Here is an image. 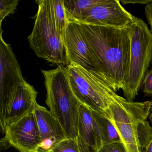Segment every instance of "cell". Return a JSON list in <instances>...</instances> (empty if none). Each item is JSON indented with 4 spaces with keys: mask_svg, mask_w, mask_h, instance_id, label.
I'll return each mask as SVG.
<instances>
[{
    "mask_svg": "<svg viewBox=\"0 0 152 152\" xmlns=\"http://www.w3.org/2000/svg\"><path fill=\"white\" fill-rule=\"evenodd\" d=\"M46 87V104L58 121L67 138L76 141L78 134L80 102L74 94L66 67L42 70Z\"/></svg>",
    "mask_w": 152,
    "mask_h": 152,
    "instance_id": "cell-2",
    "label": "cell"
},
{
    "mask_svg": "<svg viewBox=\"0 0 152 152\" xmlns=\"http://www.w3.org/2000/svg\"><path fill=\"white\" fill-rule=\"evenodd\" d=\"M63 40L69 63L72 62L82 67L108 85L79 23H68Z\"/></svg>",
    "mask_w": 152,
    "mask_h": 152,
    "instance_id": "cell-8",
    "label": "cell"
},
{
    "mask_svg": "<svg viewBox=\"0 0 152 152\" xmlns=\"http://www.w3.org/2000/svg\"><path fill=\"white\" fill-rule=\"evenodd\" d=\"M152 137V127L145 120L140 121L137 126V137L141 151L144 152Z\"/></svg>",
    "mask_w": 152,
    "mask_h": 152,
    "instance_id": "cell-17",
    "label": "cell"
},
{
    "mask_svg": "<svg viewBox=\"0 0 152 152\" xmlns=\"http://www.w3.org/2000/svg\"><path fill=\"white\" fill-rule=\"evenodd\" d=\"M19 0H0V28L4 18L13 14L19 4Z\"/></svg>",
    "mask_w": 152,
    "mask_h": 152,
    "instance_id": "cell-19",
    "label": "cell"
},
{
    "mask_svg": "<svg viewBox=\"0 0 152 152\" xmlns=\"http://www.w3.org/2000/svg\"><path fill=\"white\" fill-rule=\"evenodd\" d=\"M151 111H152V101L151 102Z\"/></svg>",
    "mask_w": 152,
    "mask_h": 152,
    "instance_id": "cell-27",
    "label": "cell"
},
{
    "mask_svg": "<svg viewBox=\"0 0 152 152\" xmlns=\"http://www.w3.org/2000/svg\"><path fill=\"white\" fill-rule=\"evenodd\" d=\"M5 140L20 152L37 150L41 137L34 112L6 124Z\"/></svg>",
    "mask_w": 152,
    "mask_h": 152,
    "instance_id": "cell-10",
    "label": "cell"
},
{
    "mask_svg": "<svg viewBox=\"0 0 152 152\" xmlns=\"http://www.w3.org/2000/svg\"><path fill=\"white\" fill-rule=\"evenodd\" d=\"M142 86L144 93L152 96V68L145 74Z\"/></svg>",
    "mask_w": 152,
    "mask_h": 152,
    "instance_id": "cell-21",
    "label": "cell"
},
{
    "mask_svg": "<svg viewBox=\"0 0 152 152\" xmlns=\"http://www.w3.org/2000/svg\"><path fill=\"white\" fill-rule=\"evenodd\" d=\"M37 92L26 81L20 85L7 108L5 126L8 123L34 112L37 104Z\"/></svg>",
    "mask_w": 152,
    "mask_h": 152,
    "instance_id": "cell-13",
    "label": "cell"
},
{
    "mask_svg": "<svg viewBox=\"0 0 152 152\" xmlns=\"http://www.w3.org/2000/svg\"><path fill=\"white\" fill-rule=\"evenodd\" d=\"M151 103L129 102L118 95L110 104V119L126 152H142L137 137V126L150 114Z\"/></svg>",
    "mask_w": 152,
    "mask_h": 152,
    "instance_id": "cell-6",
    "label": "cell"
},
{
    "mask_svg": "<svg viewBox=\"0 0 152 152\" xmlns=\"http://www.w3.org/2000/svg\"><path fill=\"white\" fill-rule=\"evenodd\" d=\"M76 142L80 152H98L103 145L99 128L92 117L91 110L80 103Z\"/></svg>",
    "mask_w": 152,
    "mask_h": 152,
    "instance_id": "cell-12",
    "label": "cell"
},
{
    "mask_svg": "<svg viewBox=\"0 0 152 152\" xmlns=\"http://www.w3.org/2000/svg\"><path fill=\"white\" fill-rule=\"evenodd\" d=\"M47 12L58 34L64 38L69 23L65 12L64 0H45Z\"/></svg>",
    "mask_w": 152,
    "mask_h": 152,
    "instance_id": "cell-14",
    "label": "cell"
},
{
    "mask_svg": "<svg viewBox=\"0 0 152 152\" xmlns=\"http://www.w3.org/2000/svg\"><path fill=\"white\" fill-rule=\"evenodd\" d=\"M145 12L146 18L151 26V31L152 34V2L145 6Z\"/></svg>",
    "mask_w": 152,
    "mask_h": 152,
    "instance_id": "cell-22",
    "label": "cell"
},
{
    "mask_svg": "<svg viewBox=\"0 0 152 152\" xmlns=\"http://www.w3.org/2000/svg\"><path fill=\"white\" fill-rule=\"evenodd\" d=\"M34 113L42 141L37 151L39 152H49L66 137L58 121L46 108L37 103Z\"/></svg>",
    "mask_w": 152,
    "mask_h": 152,
    "instance_id": "cell-11",
    "label": "cell"
},
{
    "mask_svg": "<svg viewBox=\"0 0 152 152\" xmlns=\"http://www.w3.org/2000/svg\"><path fill=\"white\" fill-rule=\"evenodd\" d=\"M144 152H152V137Z\"/></svg>",
    "mask_w": 152,
    "mask_h": 152,
    "instance_id": "cell-24",
    "label": "cell"
},
{
    "mask_svg": "<svg viewBox=\"0 0 152 152\" xmlns=\"http://www.w3.org/2000/svg\"><path fill=\"white\" fill-rule=\"evenodd\" d=\"M0 28V130L4 134L6 112L18 87L26 81L10 44L3 38Z\"/></svg>",
    "mask_w": 152,
    "mask_h": 152,
    "instance_id": "cell-7",
    "label": "cell"
},
{
    "mask_svg": "<svg viewBox=\"0 0 152 152\" xmlns=\"http://www.w3.org/2000/svg\"><path fill=\"white\" fill-rule=\"evenodd\" d=\"M130 40L129 68L122 90L128 101L133 102L152 60V34L147 24L134 16L127 26Z\"/></svg>",
    "mask_w": 152,
    "mask_h": 152,
    "instance_id": "cell-3",
    "label": "cell"
},
{
    "mask_svg": "<svg viewBox=\"0 0 152 152\" xmlns=\"http://www.w3.org/2000/svg\"><path fill=\"white\" fill-rule=\"evenodd\" d=\"M99 0H64L66 16L69 22L79 23L85 12Z\"/></svg>",
    "mask_w": 152,
    "mask_h": 152,
    "instance_id": "cell-16",
    "label": "cell"
},
{
    "mask_svg": "<svg viewBox=\"0 0 152 152\" xmlns=\"http://www.w3.org/2000/svg\"><path fill=\"white\" fill-rule=\"evenodd\" d=\"M66 68L72 91L80 103L110 119L109 107L115 92L77 64L71 62Z\"/></svg>",
    "mask_w": 152,
    "mask_h": 152,
    "instance_id": "cell-5",
    "label": "cell"
},
{
    "mask_svg": "<svg viewBox=\"0 0 152 152\" xmlns=\"http://www.w3.org/2000/svg\"><path fill=\"white\" fill-rule=\"evenodd\" d=\"M98 152H126L122 142H115L103 145Z\"/></svg>",
    "mask_w": 152,
    "mask_h": 152,
    "instance_id": "cell-20",
    "label": "cell"
},
{
    "mask_svg": "<svg viewBox=\"0 0 152 152\" xmlns=\"http://www.w3.org/2000/svg\"><path fill=\"white\" fill-rule=\"evenodd\" d=\"M49 152H80L75 140L66 138L55 145Z\"/></svg>",
    "mask_w": 152,
    "mask_h": 152,
    "instance_id": "cell-18",
    "label": "cell"
},
{
    "mask_svg": "<svg viewBox=\"0 0 152 152\" xmlns=\"http://www.w3.org/2000/svg\"><path fill=\"white\" fill-rule=\"evenodd\" d=\"M134 16L118 0H99L85 12L78 23L123 28L132 22Z\"/></svg>",
    "mask_w": 152,
    "mask_h": 152,
    "instance_id": "cell-9",
    "label": "cell"
},
{
    "mask_svg": "<svg viewBox=\"0 0 152 152\" xmlns=\"http://www.w3.org/2000/svg\"><path fill=\"white\" fill-rule=\"evenodd\" d=\"M34 25L28 37L29 46L39 58L58 66L69 64L62 37L53 26L47 12L45 0H38Z\"/></svg>",
    "mask_w": 152,
    "mask_h": 152,
    "instance_id": "cell-4",
    "label": "cell"
},
{
    "mask_svg": "<svg viewBox=\"0 0 152 152\" xmlns=\"http://www.w3.org/2000/svg\"><path fill=\"white\" fill-rule=\"evenodd\" d=\"M90 110L92 117L99 128L103 145L115 142H121L119 135L111 120L101 113Z\"/></svg>",
    "mask_w": 152,
    "mask_h": 152,
    "instance_id": "cell-15",
    "label": "cell"
},
{
    "mask_svg": "<svg viewBox=\"0 0 152 152\" xmlns=\"http://www.w3.org/2000/svg\"><path fill=\"white\" fill-rule=\"evenodd\" d=\"M79 24L108 86L115 93L122 89L130 61L127 26L119 28Z\"/></svg>",
    "mask_w": 152,
    "mask_h": 152,
    "instance_id": "cell-1",
    "label": "cell"
},
{
    "mask_svg": "<svg viewBox=\"0 0 152 152\" xmlns=\"http://www.w3.org/2000/svg\"><path fill=\"white\" fill-rule=\"evenodd\" d=\"M121 2L123 4H147L152 2V1H122Z\"/></svg>",
    "mask_w": 152,
    "mask_h": 152,
    "instance_id": "cell-23",
    "label": "cell"
},
{
    "mask_svg": "<svg viewBox=\"0 0 152 152\" xmlns=\"http://www.w3.org/2000/svg\"><path fill=\"white\" fill-rule=\"evenodd\" d=\"M29 152H38V151H37V150H35V151H30Z\"/></svg>",
    "mask_w": 152,
    "mask_h": 152,
    "instance_id": "cell-26",
    "label": "cell"
},
{
    "mask_svg": "<svg viewBox=\"0 0 152 152\" xmlns=\"http://www.w3.org/2000/svg\"><path fill=\"white\" fill-rule=\"evenodd\" d=\"M149 118H150V120H151V122L152 123V111H151V112L150 114V115H149Z\"/></svg>",
    "mask_w": 152,
    "mask_h": 152,
    "instance_id": "cell-25",
    "label": "cell"
}]
</instances>
